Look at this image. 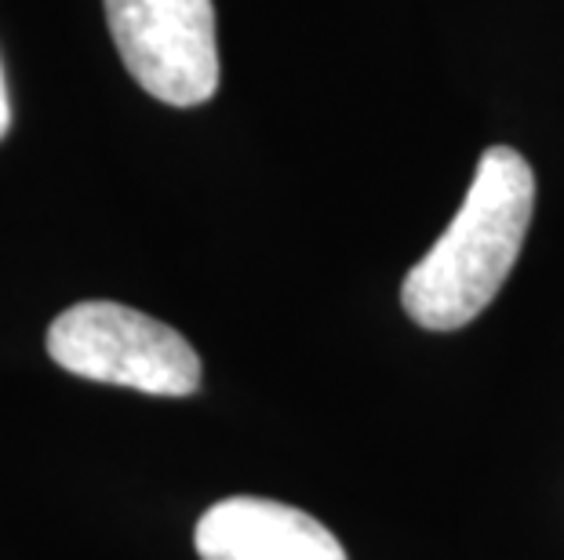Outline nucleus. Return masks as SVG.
<instances>
[{"label": "nucleus", "instance_id": "obj_2", "mask_svg": "<svg viewBox=\"0 0 564 560\" xmlns=\"http://www.w3.org/2000/svg\"><path fill=\"white\" fill-rule=\"evenodd\" d=\"M47 356L69 375L153 397L200 389V356L175 328L121 303H77L47 328Z\"/></svg>", "mask_w": 564, "mask_h": 560}, {"label": "nucleus", "instance_id": "obj_5", "mask_svg": "<svg viewBox=\"0 0 564 560\" xmlns=\"http://www.w3.org/2000/svg\"><path fill=\"white\" fill-rule=\"evenodd\" d=\"M11 128V102H8V85H4V66H0V139Z\"/></svg>", "mask_w": 564, "mask_h": 560}, {"label": "nucleus", "instance_id": "obj_3", "mask_svg": "<svg viewBox=\"0 0 564 560\" xmlns=\"http://www.w3.org/2000/svg\"><path fill=\"white\" fill-rule=\"evenodd\" d=\"M113 44L142 91L167 106H200L219 91L212 0H106Z\"/></svg>", "mask_w": 564, "mask_h": 560}, {"label": "nucleus", "instance_id": "obj_1", "mask_svg": "<svg viewBox=\"0 0 564 560\" xmlns=\"http://www.w3.org/2000/svg\"><path fill=\"white\" fill-rule=\"evenodd\" d=\"M532 211V164L510 146L485 150L459 216L408 270L404 314L430 331H455L485 314L521 255Z\"/></svg>", "mask_w": 564, "mask_h": 560}, {"label": "nucleus", "instance_id": "obj_4", "mask_svg": "<svg viewBox=\"0 0 564 560\" xmlns=\"http://www.w3.org/2000/svg\"><path fill=\"white\" fill-rule=\"evenodd\" d=\"M200 560H346L343 542L317 517L278 498L234 495L197 520Z\"/></svg>", "mask_w": 564, "mask_h": 560}]
</instances>
